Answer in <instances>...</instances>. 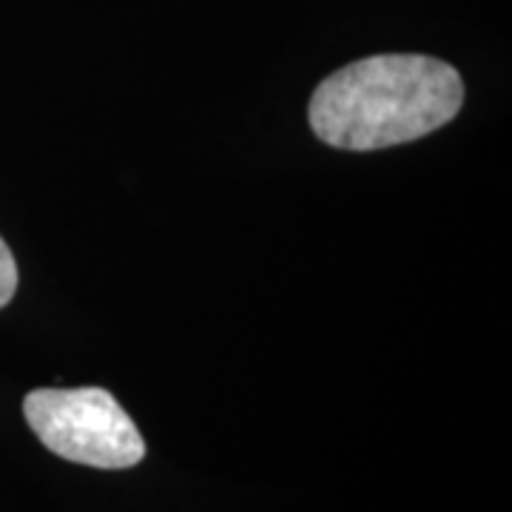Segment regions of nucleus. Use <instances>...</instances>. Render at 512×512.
<instances>
[{
  "instance_id": "obj_1",
  "label": "nucleus",
  "mask_w": 512,
  "mask_h": 512,
  "mask_svg": "<svg viewBox=\"0 0 512 512\" xmlns=\"http://www.w3.org/2000/svg\"><path fill=\"white\" fill-rule=\"evenodd\" d=\"M461 74L439 57L376 55L325 77L311 97L313 134L333 148L379 151L456 120Z\"/></svg>"
},
{
  "instance_id": "obj_2",
  "label": "nucleus",
  "mask_w": 512,
  "mask_h": 512,
  "mask_svg": "<svg viewBox=\"0 0 512 512\" xmlns=\"http://www.w3.org/2000/svg\"><path fill=\"white\" fill-rule=\"evenodd\" d=\"M23 416L46 450L97 470H128L146 458V441L103 387H40L23 399Z\"/></svg>"
},
{
  "instance_id": "obj_3",
  "label": "nucleus",
  "mask_w": 512,
  "mask_h": 512,
  "mask_svg": "<svg viewBox=\"0 0 512 512\" xmlns=\"http://www.w3.org/2000/svg\"><path fill=\"white\" fill-rule=\"evenodd\" d=\"M15 291H18V265H15L9 245L0 237V308H6L12 302Z\"/></svg>"
}]
</instances>
